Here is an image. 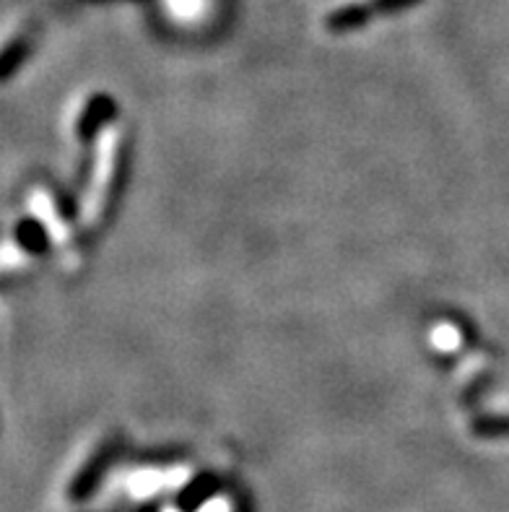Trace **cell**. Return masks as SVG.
I'll list each match as a JSON object with an SVG mask.
<instances>
[{
  "label": "cell",
  "instance_id": "obj_1",
  "mask_svg": "<svg viewBox=\"0 0 509 512\" xmlns=\"http://www.w3.org/2000/svg\"><path fill=\"white\" fill-rule=\"evenodd\" d=\"M115 175H117V133H112V136L104 141V151H99L97 190H94V198H91V208H94V211L104 208V201H107V193H110Z\"/></svg>",
  "mask_w": 509,
  "mask_h": 512
},
{
  "label": "cell",
  "instance_id": "obj_2",
  "mask_svg": "<svg viewBox=\"0 0 509 512\" xmlns=\"http://www.w3.org/2000/svg\"><path fill=\"white\" fill-rule=\"evenodd\" d=\"M110 455H112V448L97 450V455H94V458H91V461L86 463L81 471H78V476L73 479L71 489H68V497H71L73 502L86 500V497H89L91 489H94V484H97L99 474H102L104 468H107V463H110Z\"/></svg>",
  "mask_w": 509,
  "mask_h": 512
},
{
  "label": "cell",
  "instance_id": "obj_3",
  "mask_svg": "<svg viewBox=\"0 0 509 512\" xmlns=\"http://www.w3.org/2000/svg\"><path fill=\"white\" fill-rule=\"evenodd\" d=\"M32 37L29 34H16L3 50H0V84H6L13 73L21 71V65L32 55Z\"/></svg>",
  "mask_w": 509,
  "mask_h": 512
},
{
  "label": "cell",
  "instance_id": "obj_4",
  "mask_svg": "<svg viewBox=\"0 0 509 512\" xmlns=\"http://www.w3.org/2000/svg\"><path fill=\"white\" fill-rule=\"evenodd\" d=\"M372 19V8L367 3H351V6H343L338 11L328 13L325 26L330 32H348V29H359L367 21Z\"/></svg>",
  "mask_w": 509,
  "mask_h": 512
},
{
  "label": "cell",
  "instance_id": "obj_5",
  "mask_svg": "<svg viewBox=\"0 0 509 512\" xmlns=\"http://www.w3.org/2000/svg\"><path fill=\"white\" fill-rule=\"evenodd\" d=\"M47 229L42 227V221L26 219L16 227V242L19 247H24L26 253H45L47 250Z\"/></svg>",
  "mask_w": 509,
  "mask_h": 512
},
{
  "label": "cell",
  "instance_id": "obj_6",
  "mask_svg": "<svg viewBox=\"0 0 509 512\" xmlns=\"http://www.w3.org/2000/svg\"><path fill=\"white\" fill-rule=\"evenodd\" d=\"M110 115H112L110 97H94L89 102V107L84 110V115H81V120H78V133H81V136H91V133H94V130H97Z\"/></svg>",
  "mask_w": 509,
  "mask_h": 512
},
{
  "label": "cell",
  "instance_id": "obj_7",
  "mask_svg": "<svg viewBox=\"0 0 509 512\" xmlns=\"http://www.w3.org/2000/svg\"><path fill=\"white\" fill-rule=\"evenodd\" d=\"M432 341L442 351H455V346H458V331L452 325H439L437 331L432 333Z\"/></svg>",
  "mask_w": 509,
  "mask_h": 512
},
{
  "label": "cell",
  "instance_id": "obj_8",
  "mask_svg": "<svg viewBox=\"0 0 509 512\" xmlns=\"http://www.w3.org/2000/svg\"><path fill=\"white\" fill-rule=\"evenodd\" d=\"M419 0H369L367 6L372 8V13H395L403 11V8L416 6Z\"/></svg>",
  "mask_w": 509,
  "mask_h": 512
}]
</instances>
